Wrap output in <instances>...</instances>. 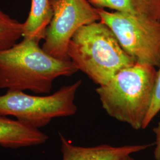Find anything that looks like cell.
<instances>
[{
    "label": "cell",
    "instance_id": "1",
    "mask_svg": "<svg viewBox=\"0 0 160 160\" xmlns=\"http://www.w3.org/2000/svg\"><path fill=\"white\" fill-rule=\"evenodd\" d=\"M78 69L70 60L53 57L34 39L23 38L20 42L0 51V88L30 90L49 94L54 80L69 77Z\"/></svg>",
    "mask_w": 160,
    "mask_h": 160
},
{
    "label": "cell",
    "instance_id": "2",
    "mask_svg": "<svg viewBox=\"0 0 160 160\" xmlns=\"http://www.w3.org/2000/svg\"><path fill=\"white\" fill-rule=\"evenodd\" d=\"M67 54L78 71L99 86L137 62L123 49L112 30L100 21L80 28L69 41Z\"/></svg>",
    "mask_w": 160,
    "mask_h": 160
},
{
    "label": "cell",
    "instance_id": "3",
    "mask_svg": "<svg viewBox=\"0 0 160 160\" xmlns=\"http://www.w3.org/2000/svg\"><path fill=\"white\" fill-rule=\"evenodd\" d=\"M155 68L137 62L97 88L96 92L106 113L133 129H142L153 95Z\"/></svg>",
    "mask_w": 160,
    "mask_h": 160
},
{
    "label": "cell",
    "instance_id": "4",
    "mask_svg": "<svg viewBox=\"0 0 160 160\" xmlns=\"http://www.w3.org/2000/svg\"><path fill=\"white\" fill-rule=\"evenodd\" d=\"M82 80L63 86L48 96H32L23 91L7 90L0 96V114L12 116L30 126L39 129L52 119L68 117L77 112L75 104L76 93Z\"/></svg>",
    "mask_w": 160,
    "mask_h": 160
},
{
    "label": "cell",
    "instance_id": "5",
    "mask_svg": "<svg viewBox=\"0 0 160 160\" xmlns=\"http://www.w3.org/2000/svg\"><path fill=\"white\" fill-rule=\"evenodd\" d=\"M97 8L100 21L106 24L121 47L137 62L160 65V20Z\"/></svg>",
    "mask_w": 160,
    "mask_h": 160
},
{
    "label": "cell",
    "instance_id": "6",
    "mask_svg": "<svg viewBox=\"0 0 160 160\" xmlns=\"http://www.w3.org/2000/svg\"><path fill=\"white\" fill-rule=\"evenodd\" d=\"M53 17L46 29L42 49L52 57L70 60L69 41L82 26L100 21L97 8L88 0H50Z\"/></svg>",
    "mask_w": 160,
    "mask_h": 160
},
{
    "label": "cell",
    "instance_id": "7",
    "mask_svg": "<svg viewBox=\"0 0 160 160\" xmlns=\"http://www.w3.org/2000/svg\"><path fill=\"white\" fill-rule=\"evenodd\" d=\"M62 160H122L148 148L152 144L112 146L100 145L84 147L73 145L59 133Z\"/></svg>",
    "mask_w": 160,
    "mask_h": 160
},
{
    "label": "cell",
    "instance_id": "8",
    "mask_svg": "<svg viewBox=\"0 0 160 160\" xmlns=\"http://www.w3.org/2000/svg\"><path fill=\"white\" fill-rule=\"evenodd\" d=\"M48 136L39 129L0 114V146L16 149L45 143Z\"/></svg>",
    "mask_w": 160,
    "mask_h": 160
},
{
    "label": "cell",
    "instance_id": "9",
    "mask_svg": "<svg viewBox=\"0 0 160 160\" xmlns=\"http://www.w3.org/2000/svg\"><path fill=\"white\" fill-rule=\"evenodd\" d=\"M96 8H108L154 20H160V0H88Z\"/></svg>",
    "mask_w": 160,
    "mask_h": 160
},
{
    "label": "cell",
    "instance_id": "10",
    "mask_svg": "<svg viewBox=\"0 0 160 160\" xmlns=\"http://www.w3.org/2000/svg\"><path fill=\"white\" fill-rule=\"evenodd\" d=\"M52 17L50 0H31L30 12L23 23V38L43 40Z\"/></svg>",
    "mask_w": 160,
    "mask_h": 160
},
{
    "label": "cell",
    "instance_id": "11",
    "mask_svg": "<svg viewBox=\"0 0 160 160\" xmlns=\"http://www.w3.org/2000/svg\"><path fill=\"white\" fill-rule=\"evenodd\" d=\"M23 23L0 8V51L11 48L23 37Z\"/></svg>",
    "mask_w": 160,
    "mask_h": 160
},
{
    "label": "cell",
    "instance_id": "12",
    "mask_svg": "<svg viewBox=\"0 0 160 160\" xmlns=\"http://www.w3.org/2000/svg\"><path fill=\"white\" fill-rule=\"evenodd\" d=\"M157 71L153 95L148 113L143 121L142 129L147 128L156 115L160 112V65Z\"/></svg>",
    "mask_w": 160,
    "mask_h": 160
},
{
    "label": "cell",
    "instance_id": "13",
    "mask_svg": "<svg viewBox=\"0 0 160 160\" xmlns=\"http://www.w3.org/2000/svg\"><path fill=\"white\" fill-rule=\"evenodd\" d=\"M153 131L155 135L154 158L155 160H160V121Z\"/></svg>",
    "mask_w": 160,
    "mask_h": 160
},
{
    "label": "cell",
    "instance_id": "14",
    "mask_svg": "<svg viewBox=\"0 0 160 160\" xmlns=\"http://www.w3.org/2000/svg\"><path fill=\"white\" fill-rule=\"evenodd\" d=\"M122 160H135V159L132 157L131 155H129V156L125 157V158H123Z\"/></svg>",
    "mask_w": 160,
    "mask_h": 160
}]
</instances>
